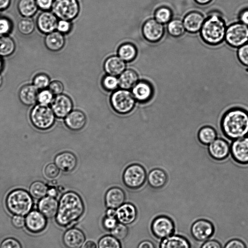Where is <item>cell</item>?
Instances as JSON below:
<instances>
[{"label":"cell","mask_w":248,"mask_h":248,"mask_svg":"<svg viewBox=\"0 0 248 248\" xmlns=\"http://www.w3.org/2000/svg\"><path fill=\"white\" fill-rule=\"evenodd\" d=\"M200 248H222L221 244L214 239L207 240L201 246Z\"/></svg>","instance_id":"cell-54"},{"label":"cell","mask_w":248,"mask_h":248,"mask_svg":"<svg viewBox=\"0 0 248 248\" xmlns=\"http://www.w3.org/2000/svg\"><path fill=\"white\" fill-rule=\"evenodd\" d=\"M52 12L43 11L38 16L36 25L39 31L44 34H48L56 30L58 19Z\"/></svg>","instance_id":"cell-16"},{"label":"cell","mask_w":248,"mask_h":248,"mask_svg":"<svg viewBox=\"0 0 248 248\" xmlns=\"http://www.w3.org/2000/svg\"><path fill=\"white\" fill-rule=\"evenodd\" d=\"M71 23L70 21L60 19L58 21L56 30L62 34L68 33L71 29Z\"/></svg>","instance_id":"cell-49"},{"label":"cell","mask_w":248,"mask_h":248,"mask_svg":"<svg viewBox=\"0 0 248 248\" xmlns=\"http://www.w3.org/2000/svg\"><path fill=\"white\" fill-rule=\"evenodd\" d=\"M135 101L132 92L123 89L114 91L110 99L112 108L120 114L130 112L134 108Z\"/></svg>","instance_id":"cell-6"},{"label":"cell","mask_w":248,"mask_h":248,"mask_svg":"<svg viewBox=\"0 0 248 248\" xmlns=\"http://www.w3.org/2000/svg\"><path fill=\"white\" fill-rule=\"evenodd\" d=\"M54 161L60 170L66 172L73 171L77 164L76 156L69 152H64L58 154Z\"/></svg>","instance_id":"cell-18"},{"label":"cell","mask_w":248,"mask_h":248,"mask_svg":"<svg viewBox=\"0 0 248 248\" xmlns=\"http://www.w3.org/2000/svg\"><path fill=\"white\" fill-rule=\"evenodd\" d=\"M196 2L201 5H205L210 2L212 0H195Z\"/></svg>","instance_id":"cell-62"},{"label":"cell","mask_w":248,"mask_h":248,"mask_svg":"<svg viewBox=\"0 0 248 248\" xmlns=\"http://www.w3.org/2000/svg\"><path fill=\"white\" fill-rule=\"evenodd\" d=\"M60 172V169L55 164L51 163L47 165L45 169L46 176L50 179L57 177Z\"/></svg>","instance_id":"cell-47"},{"label":"cell","mask_w":248,"mask_h":248,"mask_svg":"<svg viewBox=\"0 0 248 248\" xmlns=\"http://www.w3.org/2000/svg\"><path fill=\"white\" fill-rule=\"evenodd\" d=\"M225 38L231 46L240 47L248 41V26L241 22L231 25L226 29Z\"/></svg>","instance_id":"cell-9"},{"label":"cell","mask_w":248,"mask_h":248,"mask_svg":"<svg viewBox=\"0 0 248 248\" xmlns=\"http://www.w3.org/2000/svg\"><path fill=\"white\" fill-rule=\"evenodd\" d=\"M38 89L33 84H28L23 86L19 92V98L24 105L31 106L37 101Z\"/></svg>","instance_id":"cell-27"},{"label":"cell","mask_w":248,"mask_h":248,"mask_svg":"<svg viewBox=\"0 0 248 248\" xmlns=\"http://www.w3.org/2000/svg\"><path fill=\"white\" fill-rule=\"evenodd\" d=\"M106 216L108 217H116V210L113 208H108L106 212Z\"/></svg>","instance_id":"cell-60"},{"label":"cell","mask_w":248,"mask_h":248,"mask_svg":"<svg viewBox=\"0 0 248 248\" xmlns=\"http://www.w3.org/2000/svg\"><path fill=\"white\" fill-rule=\"evenodd\" d=\"M47 186L44 183L36 181L31 185L30 192L33 197L36 199H40L47 194Z\"/></svg>","instance_id":"cell-38"},{"label":"cell","mask_w":248,"mask_h":248,"mask_svg":"<svg viewBox=\"0 0 248 248\" xmlns=\"http://www.w3.org/2000/svg\"><path fill=\"white\" fill-rule=\"evenodd\" d=\"M139 76L137 73L132 69H125L118 78L119 87L121 89L129 90L138 82Z\"/></svg>","instance_id":"cell-31"},{"label":"cell","mask_w":248,"mask_h":248,"mask_svg":"<svg viewBox=\"0 0 248 248\" xmlns=\"http://www.w3.org/2000/svg\"><path fill=\"white\" fill-rule=\"evenodd\" d=\"M55 115L48 105L39 104L32 109L30 118L33 125L41 130H46L52 126Z\"/></svg>","instance_id":"cell-5"},{"label":"cell","mask_w":248,"mask_h":248,"mask_svg":"<svg viewBox=\"0 0 248 248\" xmlns=\"http://www.w3.org/2000/svg\"><path fill=\"white\" fill-rule=\"evenodd\" d=\"M212 13L205 20L200 30L201 35L207 44L217 45L225 38L226 28L224 20L218 13Z\"/></svg>","instance_id":"cell-3"},{"label":"cell","mask_w":248,"mask_h":248,"mask_svg":"<svg viewBox=\"0 0 248 248\" xmlns=\"http://www.w3.org/2000/svg\"><path fill=\"white\" fill-rule=\"evenodd\" d=\"M131 92L135 100L140 102L149 101L153 93L151 85L144 81H138L132 88Z\"/></svg>","instance_id":"cell-25"},{"label":"cell","mask_w":248,"mask_h":248,"mask_svg":"<svg viewBox=\"0 0 248 248\" xmlns=\"http://www.w3.org/2000/svg\"><path fill=\"white\" fill-rule=\"evenodd\" d=\"M51 109L55 115L59 118H64L73 108L71 98L64 94L56 95L51 102Z\"/></svg>","instance_id":"cell-14"},{"label":"cell","mask_w":248,"mask_h":248,"mask_svg":"<svg viewBox=\"0 0 248 248\" xmlns=\"http://www.w3.org/2000/svg\"><path fill=\"white\" fill-rule=\"evenodd\" d=\"M204 21V17L201 13L193 11L186 15L183 22L187 31L195 33L201 30Z\"/></svg>","instance_id":"cell-21"},{"label":"cell","mask_w":248,"mask_h":248,"mask_svg":"<svg viewBox=\"0 0 248 248\" xmlns=\"http://www.w3.org/2000/svg\"><path fill=\"white\" fill-rule=\"evenodd\" d=\"M159 248H191V245L184 236L172 234L162 239Z\"/></svg>","instance_id":"cell-30"},{"label":"cell","mask_w":248,"mask_h":248,"mask_svg":"<svg viewBox=\"0 0 248 248\" xmlns=\"http://www.w3.org/2000/svg\"><path fill=\"white\" fill-rule=\"evenodd\" d=\"M50 83L49 77L44 73L38 74L34 76L32 84L38 89L44 90L48 87Z\"/></svg>","instance_id":"cell-41"},{"label":"cell","mask_w":248,"mask_h":248,"mask_svg":"<svg viewBox=\"0 0 248 248\" xmlns=\"http://www.w3.org/2000/svg\"><path fill=\"white\" fill-rule=\"evenodd\" d=\"M0 248H21V246L18 241L10 238L4 240Z\"/></svg>","instance_id":"cell-51"},{"label":"cell","mask_w":248,"mask_h":248,"mask_svg":"<svg viewBox=\"0 0 248 248\" xmlns=\"http://www.w3.org/2000/svg\"><path fill=\"white\" fill-rule=\"evenodd\" d=\"M47 194L48 195V196L54 198L56 197V196L57 195L58 191L56 188L52 187L49 188H48Z\"/></svg>","instance_id":"cell-59"},{"label":"cell","mask_w":248,"mask_h":248,"mask_svg":"<svg viewBox=\"0 0 248 248\" xmlns=\"http://www.w3.org/2000/svg\"><path fill=\"white\" fill-rule=\"evenodd\" d=\"M220 124L223 134L230 140L248 136V111L240 107L232 108L223 114Z\"/></svg>","instance_id":"cell-1"},{"label":"cell","mask_w":248,"mask_h":248,"mask_svg":"<svg viewBox=\"0 0 248 248\" xmlns=\"http://www.w3.org/2000/svg\"><path fill=\"white\" fill-rule=\"evenodd\" d=\"M103 226L105 229L111 230L117 225V221L115 218H111L106 217L103 220Z\"/></svg>","instance_id":"cell-53"},{"label":"cell","mask_w":248,"mask_h":248,"mask_svg":"<svg viewBox=\"0 0 248 248\" xmlns=\"http://www.w3.org/2000/svg\"><path fill=\"white\" fill-rule=\"evenodd\" d=\"M137 248H155L154 244L149 240H144L140 242Z\"/></svg>","instance_id":"cell-57"},{"label":"cell","mask_w":248,"mask_h":248,"mask_svg":"<svg viewBox=\"0 0 248 248\" xmlns=\"http://www.w3.org/2000/svg\"><path fill=\"white\" fill-rule=\"evenodd\" d=\"M102 85L108 91H115L119 87L118 78L116 76L108 74L103 78Z\"/></svg>","instance_id":"cell-42"},{"label":"cell","mask_w":248,"mask_h":248,"mask_svg":"<svg viewBox=\"0 0 248 248\" xmlns=\"http://www.w3.org/2000/svg\"><path fill=\"white\" fill-rule=\"evenodd\" d=\"M12 223L16 228H21L25 224V219L21 216L16 215L12 218Z\"/></svg>","instance_id":"cell-55"},{"label":"cell","mask_w":248,"mask_h":248,"mask_svg":"<svg viewBox=\"0 0 248 248\" xmlns=\"http://www.w3.org/2000/svg\"><path fill=\"white\" fill-rule=\"evenodd\" d=\"M147 180L151 187L155 189L163 187L168 181V175L165 171L160 168L152 170L148 173Z\"/></svg>","instance_id":"cell-28"},{"label":"cell","mask_w":248,"mask_h":248,"mask_svg":"<svg viewBox=\"0 0 248 248\" xmlns=\"http://www.w3.org/2000/svg\"><path fill=\"white\" fill-rule=\"evenodd\" d=\"M38 7L44 11H48L51 9L53 0H35Z\"/></svg>","instance_id":"cell-52"},{"label":"cell","mask_w":248,"mask_h":248,"mask_svg":"<svg viewBox=\"0 0 248 248\" xmlns=\"http://www.w3.org/2000/svg\"><path fill=\"white\" fill-rule=\"evenodd\" d=\"M112 235L119 240L124 239L127 235L128 230L125 225L117 223L116 226L111 231Z\"/></svg>","instance_id":"cell-43"},{"label":"cell","mask_w":248,"mask_h":248,"mask_svg":"<svg viewBox=\"0 0 248 248\" xmlns=\"http://www.w3.org/2000/svg\"><path fill=\"white\" fill-rule=\"evenodd\" d=\"M208 152L213 159L221 161L226 159L230 153V145L224 139L217 138L208 145Z\"/></svg>","instance_id":"cell-15"},{"label":"cell","mask_w":248,"mask_h":248,"mask_svg":"<svg viewBox=\"0 0 248 248\" xmlns=\"http://www.w3.org/2000/svg\"><path fill=\"white\" fill-rule=\"evenodd\" d=\"M144 38L151 42H156L162 37L164 29L163 24L155 18H150L146 21L142 28Z\"/></svg>","instance_id":"cell-13"},{"label":"cell","mask_w":248,"mask_h":248,"mask_svg":"<svg viewBox=\"0 0 248 248\" xmlns=\"http://www.w3.org/2000/svg\"><path fill=\"white\" fill-rule=\"evenodd\" d=\"M198 138L200 143L208 145L217 138V133L213 127L205 125L198 131Z\"/></svg>","instance_id":"cell-34"},{"label":"cell","mask_w":248,"mask_h":248,"mask_svg":"<svg viewBox=\"0 0 248 248\" xmlns=\"http://www.w3.org/2000/svg\"><path fill=\"white\" fill-rule=\"evenodd\" d=\"M2 82H3V79H2L1 76L0 75V87L2 85Z\"/></svg>","instance_id":"cell-64"},{"label":"cell","mask_w":248,"mask_h":248,"mask_svg":"<svg viewBox=\"0 0 248 248\" xmlns=\"http://www.w3.org/2000/svg\"><path fill=\"white\" fill-rule=\"evenodd\" d=\"M86 117L79 110H72L65 118L64 123L69 129L77 131L82 129L86 124Z\"/></svg>","instance_id":"cell-20"},{"label":"cell","mask_w":248,"mask_h":248,"mask_svg":"<svg viewBox=\"0 0 248 248\" xmlns=\"http://www.w3.org/2000/svg\"><path fill=\"white\" fill-rule=\"evenodd\" d=\"M151 231L157 239H163L173 234L175 225L172 219L166 216L156 217L151 224Z\"/></svg>","instance_id":"cell-10"},{"label":"cell","mask_w":248,"mask_h":248,"mask_svg":"<svg viewBox=\"0 0 248 248\" xmlns=\"http://www.w3.org/2000/svg\"><path fill=\"white\" fill-rule=\"evenodd\" d=\"M53 95L49 89L42 90L38 93L37 101L40 104L48 105L51 103L54 98Z\"/></svg>","instance_id":"cell-44"},{"label":"cell","mask_w":248,"mask_h":248,"mask_svg":"<svg viewBox=\"0 0 248 248\" xmlns=\"http://www.w3.org/2000/svg\"><path fill=\"white\" fill-rule=\"evenodd\" d=\"M62 239L67 248H80L84 243L85 236L81 230L73 228L65 232Z\"/></svg>","instance_id":"cell-17"},{"label":"cell","mask_w":248,"mask_h":248,"mask_svg":"<svg viewBox=\"0 0 248 248\" xmlns=\"http://www.w3.org/2000/svg\"><path fill=\"white\" fill-rule=\"evenodd\" d=\"M233 159L241 165L248 164V136L233 140L230 145Z\"/></svg>","instance_id":"cell-12"},{"label":"cell","mask_w":248,"mask_h":248,"mask_svg":"<svg viewBox=\"0 0 248 248\" xmlns=\"http://www.w3.org/2000/svg\"><path fill=\"white\" fill-rule=\"evenodd\" d=\"M171 10L167 7L158 8L155 13V18L159 22L164 24L169 22L171 18Z\"/></svg>","instance_id":"cell-40"},{"label":"cell","mask_w":248,"mask_h":248,"mask_svg":"<svg viewBox=\"0 0 248 248\" xmlns=\"http://www.w3.org/2000/svg\"><path fill=\"white\" fill-rule=\"evenodd\" d=\"M3 66H4V62H3V60L2 59L1 57H0V73L3 70Z\"/></svg>","instance_id":"cell-63"},{"label":"cell","mask_w":248,"mask_h":248,"mask_svg":"<svg viewBox=\"0 0 248 248\" xmlns=\"http://www.w3.org/2000/svg\"><path fill=\"white\" fill-rule=\"evenodd\" d=\"M7 207L10 212L18 216H25L31 210L32 201L29 194L22 189H16L8 195Z\"/></svg>","instance_id":"cell-4"},{"label":"cell","mask_w":248,"mask_h":248,"mask_svg":"<svg viewBox=\"0 0 248 248\" xmlns=\"http://www.w3.org/2000/svg\"><path fill=\"white\" fill-rule=\"evenodd\" d=\"M48 88L51 93L55 95L62 94L64 89L63 83L57 80L51 81Z\"/></svg>","instance_id":"cell-48"},{"label":"cell","mask_w":248,"mask_h":248,"mask_svg":"<svg viewBox=\"0 0 248 248\" xmlns=\"http://www.w3.org/2000/svg\"><path fill=\"white\" fill-rule=\"evenodd\" d=\"M25 223L27 229L32 232H39L45 228L46 220L45 216L37 211L31 212L27 216Z\"/></svg>","instance_id":"cell-19"},{"label":"cell","mask_w":248,"mask_h":248,"mask_svg":"<svg viewBox=\"0 0 248 248\" xmlns=\"http://www.w3.org/2000/svg\"><path fill=\"white\" fill-rule=\"evenodd\" d=\"M223 248H247V247L243 241L235 238L227 242Z\"/></svg>","instance_id":"cell-50"},{"label":"cell","mask_w":248,"mask_h":248,"mask_svg":"<svg viewBox=\"0 0 248 248\" xmlns=\"http://www.w3.org/2000/svg\"><path fill=\"white\" fill-rule=\"evenodd\" d=\"M98 248H121L118 240L111 235L102 237L98 243Z\"/></svg>","instance_id":"cell-39"},{"label":"cell","mask_w":248,"mask_h":248,"mask_svg":"<svg viewBox=\"0 0 248 248\" xmlns=\"http://www.w3.org/2000/svg\"><path fill=\"white\" fill-rule=\"evenodd\" d=\"M38 6L35 0H19L17 9L23 17L30 18L37 12Z\"/></svg>","instance_id":"cell-32"},{"label":"cell","mask_w":248,"mask_h":248,"mask_svg":"<svg viewBox=\"0 0 248 248\" xmlns=\"http://www.w3.org/2000/svg\"><path fill=\"white\" fill-rule=\"evenodd\" d=\"M51 9L57 18L71 21L78 15L80 6L78 0H54Z\"/></svg>","instance_id":"cell-7"},{"label":"cell","mask_w":248,"mask_h":248,"mask_svg":"<svg viewBox=\"0 0 248 248\" xmlns=\"http://www.w3.org/2000/svg\"><path fill=\"white\" fill-rule=\"evenodd\" d=\"M137 54L136 47L134 45L129 43L121 45L118 50V56L125 62L133 61Z\"/></svg>","instance_id":"cell-35"},{"label":"cell","mask_w":248,"mask_h":248,"mask_svg":"<svg viewBox=\"0 0 248 248\" xmlns=\"http://www.w3.org/2000/svg\"><path fill=\"white\" fill-rule=\"evenodd\" d=\"M147 174L145 169L138 164L128 166L124 170L123 180L124 185L131 189H138L145 183Z\"/></svg>","instance_id":"cell-8"},{"label":"cell","mask_w":248,"mask_h":248,"mask_svg":"<svg viewBox=\"0 0 248 248\" xmlns=\"http://www.w3.org/2000/svg\"><path fill=\"white\" fill-rule=\"evenodd\" d=\"M19 32L25 35L31 34L35 29V23L31 18L24 17L17 24Z\"/></svg>","instance_id":"cell-37"},{"label":"cell","mask_w":248,"mask_h":248,"mask_svg":"<svg viewBox=\"0 0 248 248\" xmlns=\"http://www.w3.org/2000/svg\"><path fill=\"white\" fill-rule=\"evenodd\" d=\"M11 0H0V12L7 9L10 5Z\"/></svg>","instance_id":"cell-58"},{"label":"cell","mask_w":248,"mask_h":248,"mask_svg":"<svg viewBox=\"0 0 248 248\" xmlns=\"http://www.w3.org/2000/svg\"><path fill=\"white\" fill-rule=\"evenodd\" d=\"M137 215L136 208L131 203L123 204L116 210V217L118 220L124 225L133 223L136 219Z\"/></svg>","instance_id":"cell-23"},{"label":"cell","mask_w":248,"mask_h":248,"mask_svg":"<svg viewBox=\"0 0 248 248\" xmlns=\"http://www.w3.org/2000/svg\"><path fill=\"white\" fill-rule=\"evenodd\" d=\"M104 68L108 75L117 77L125 70V62L118 56H111L105 60Z\"/></svg>","instance_id":"cell-24"},{"label":"cell","mask_w":248,"mask_h":248,"mask_svg":"<svg viewBox=\"0 0 248 248\" xmlns=\"http://www.w3.org/2000/svg\"><path fill=\"white\" fill-rule=\"evenodd\" d=\"M11 21L6 17H0V35H7L12 30Z\"/></svg>","instance_id":"cell-45"},{"label":"cell","mask_w":248,"mask_h":248,"mask_svg":"<svg viewBox=\"0 0 248 248\" xmlns=\"http://www.w3.org/2000/svg\"><path fill=\"white\" fill-rule=\"evenodd\" d=\"M239 19L240 22L248 26V9H246L241 12L240 14Z\"/></svg>","instance_id":"cell-56"},{"label":"cell","mask_w":248,"mask_h":248,"mask_svg":"<svg viewBox=\"0 0 248 248\" xmlns=\"http://www.w3.org/2000/svg\"><path fill=\"white\" fill-rule=\"evenodd\" d=\"M190 232L195 240L200 242L205 241L214 234L215 227L211 221L205 219H200L192 224Z\"/></svg>","instance_id":"cell-11"},{"label":"cell","mask_w":248,"mask_h":248,"mask_svg":"<svg viewBox=\"0 0 248 248\" xmlns=\"http://www.w3.org/2000/svg\"><path fill=\"white\" fill-rule=\"evenodd\" d=\"M185 30L183 22L179 19H174L169 22L168 31L173 37H178L182 36Z\"/></svg>","instance_id":"cell-36"},{"label":"cell","mask_w":248,"mask_h":248,"mask_svg":"<svg viewBox=\"0 0 248 248\" xmlns=\"http://www.w3.org/2000/svg\"><path fill=\"white\" fill-rule=\"evenodd\" d=\"M125 199L124 191L120 188L114 187L109 189L105 197V203L108 208L116 209L124 204Z\"/></svg>","instance_id":"cell-22"},{"label":"cell","mask_w":248,"mask_h":248,"mask_svg":"<svg viewBox=\"0 0 248 248\" xmlns=\"http://www.w3.org/2000/svg\"><path fill=\"white\" fill-rule=\"evenodd\" d=\"M58 202L53 197L47 196L43 198L39 203V209L41 213L48 218L53 217L57 213Z\"/></svg>","instance_id":"cell-29"},{"label":"cell","mask_w":248,"mask_h":248,"mask_svg":"<svg viewBox=\"0 0 248 248\" xmlns=\"http://www.w3.org/2000/svg\"><path fill=\"white\" fill-rule=\"evenodd\" d=\"M237 56L243 65L248 66V43L239 47Z\"/></svg>","instance_id":"cell-46"},{"label":"cell","mask_w":248,"mask_h":248,"mask_svg":"<svg viewBox=\"0 0 248 248\" xmlns=\"http://www.w3.org/2000/svg\"><path fill=\"white\" fill-rule=\"evenodd\" d=\"M82 248H98L95 242L92 241H88L84 244Z\"/></svg>","instance_id":"cell-61"},{"label":"cell","mask_w":248,"mask_h":248,"mask_svg":"<svg viewBox=\"0 0 248 248\" xmlns=\"http://www.w3.org/2000/svg\"><path fill=\"white\" fill-rule=\"evenodd\" d=\"M84 206L78 194L68 191L61 197L56 220L61 226H67L78 219L83 215Z\"/></svg>","instance_id":"cell-2"},{"label":"cell","mask_w":248,"mask_h":248,"mask_svg":"<svg viewBox=\"0 0 248 248\" xmlns=\"http://www.w3.org/2000/svg\"><path fill=\"white\" fill-rule=\"evenodd\" d=\"M16 44L8 35H0V57H6L12 55L16 50Z\"/></svg>","instance_id":"cell-33"},{"label":"cell","mask_w":248,"mask_h":248,"mask_svg":"<svg viewBox=\"0 0 248 248\" xmlns=\"http://www.w3.org/2000/svg\"><path fill=\"white\" fill-rule=\"evenodd\" d=\"M63 34L58 31L46 34L44 39L45 45L50 51L56 52L61 50L65 45Z\"/></svg>","instance_id":"cell-26"}]
</instances>
